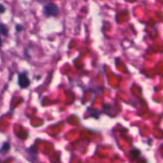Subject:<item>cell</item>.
<instances>
[{
    "label": "cell",
    "instance_id": "cell-4",
    "mask_svg": "<svg viewBox=\"0 0 163 163\" xmlns=\"http://www.w3.org/2000/svg\"><path fill=\"white\" fill-rule=\"evenodd\" d=\"M0 33H2L3 35H6L7 34V29L3 24H0Z\"/></svg>",
    "mask_w": 163,
    "mask_h": 163
},
{
    "label": "cell",
    "instance_id": "cell-3",
    "mask_svg": "<svg viewBox=\"0 0 163 163\" xmlns=\"http://www.w3.org/2000/svg\"><path fill=\"white\" fill-rule=\"evenodd\" d=\"M10 148H11L10 143H9V142H5V143L3 145V147H1V149H0V153H1V154H6V153L8 152Z\"/></svg>",
    "mask_w": 163,
    "mask_h": 163
},
{
    "label": "cell",
    "instance_id": "cell-5",
    "mask_svg": "<svg viewBox=\"0 0 163 163\" xmlns=\"http://www.w3.org/2000/svg\"><path fill=\"white\" fill-rule=\"evenodd\" d=\"M6 11V7L3 4H0V14H3Z\"/></svg>",
    "mask_w": 163,
    "mask_h": 163
},
{
    "label": "cell",
    "instance_id": "cell-7",
    "mask_svg": "<svg viewBox=\"0 0 163 163\" xmlns=\"http://www.w3.org/2000/svg\"><path fill=\"white\" fill-rule=\"evenodd\" d=\"M2 45H3V41H2V38H0V49L2 47Z\"/></svg>",
    "mask_w": 163,
    "mask_h": 163
},
{
    "label": "cell",
    "instance_id": "cell-1",
    "mask_svg": "<svg viewBox=\"0 0 163 163\" xmlns=\"http://www.w3.org/2000/svg\"><path fill=\"white\" fill-rule=\"evenodd\" d=\"M43 13L45 17H57L59 14V8L57 4L49 2L44 6Z\"/></svg>",
    "mask_w": 163,
    "mask_h": 163
},
{
    "label": "cell",
    "instance_id": "cell-2",
    "mask_svg": "<svg viewBox=\"0 0 163 163\" xmlns=\"http://www.w3.org/2000/svg\"><path fill=\"white\" fill-rule=\"evenodd\" d=\"M18 85L22 89H26V88H27L28 86L30 84V80L28 78L26 72H22V73L18 74Z\"/></svg>",
    "mask_w": 163,
    "mask_h": 163
},
{
    "label": "cell",
    "instance_id": "cell-6",
    "mask_svg": "<svg viewBox=\"0 0 163 163\" xmlns=\"http://www.w3.org/2000/svg\"><path fill=\"white\" fill-rule=\"evenodd\" d=\"M48 1H50V0H38V2H39V3H46V2H48Z\"/></svg>",
    "mask_w": 163,
    "mask_h": 163
}]
</instances>
